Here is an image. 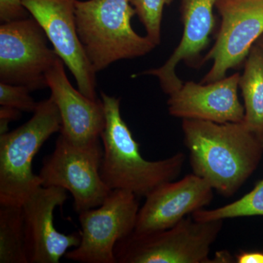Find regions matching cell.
Returning <instances> with one entry per match:
<instances>
[{"mask_svg": "<svg viewBox=\"0 0 263 263\" xmlns=\"http://www.w3.org/2000/svg\"><path fill=\"white\" fill-rule=\"evenodd\" d=\"M183 142L193 174L222 196L235 195L257 169L263 140L243 122L183 119Z\"/></svg>", "mask_w": 263, "mask_h": 263, "instance_id": "cell-1", "label": "cell"}, {"mask_svg": "<svg viewBox=\"0 0 263 263\" xmlns=\"http://www.w3.org/2000/svg\"><path fill=\"white\" fill-rule=\"evenodd\" d=\"M105 124L100 138L103 156L100 174L111 190L131 192L138 197H146L152 191L181 174L186 155L178 152L159 161L145 160L139 144L122 119L120 99L100 91Z\"/></svg>", "mask_w": 263, "mask_h": 263, "instance_id": "cell-2", "label": "cell"}, {"mask_svg": "<svg viewBox=\"0 0 263 263\" xmlns=\"http://www.w3.org/2000/svg\"><path fill=\"white\" fill-rule=\"evenodd\" d=\"M78 35L95 72L114 62L143 57L155 48L148 37L135 32L131 0H76Z\"/></svg>", "mask_w": 263, "mask_h": 263, "instance_id": "cell-3", "label": "cell"}, {"mask_svg": "<svg viewBox=\"0 0 263 263\" xmlns=\"http://www.w3.org/2000/svg\"><path fill=\"white\" fill-rule=\"evenodd\" d=\"M61 127L60 111L50 97L38 103L28 122L0 136V205H22L42 186L39 175L33 172V160Z\"/></svg>", "mask_w": 263, "mask_h": 263, "instance_id": "cell-4", "label": "cell"}, {"mask_svg": "<svg viewBox=\"0 0 263 263\" xmlns=\"http://www.w3.org/2000/svg\"><path fill=\"white\" fill-rule=\"evenodd\" d=\"M223 220L185 217L169 229L147 234L131 233L114 248L117 263H211V247Z\"/></svg>", "mask_w": 263, "mask_h": 263, "instance_id": "cell-5", "label": "cell"}, {"mask_svg": "<svg viewBox=\"0 0 263 263\" xmlns=\"http://www.w3.org/2000/svg\"><path fill=\"white\" fill-rule=\"evenodd\" d=\"M103 156L100 140L79 146L60 134L54 150L43 160L42 186L70 192L78 214L100 206L112 192L100 174Z\"/></svg>", "mask_w": 263, "mask_h": 263, "instance_id": "cell-6", "label": "cell"}, {"mask_svg": "<svg viewBox=\"0 0 263 263\" xmlns=\"http://www.w3.org/2000/svg\"><path fill=\"white\" fill-rule=\"evenodd\" d=\"M138 197L127 190H112L100 206L79 214L81 243L66 259L82 263H117L114 248L134 231L139 212Z\"/></svg>", "mask_w": 263, "mask_h": 263, "instance_id": "cell-7", "label": "cell"}, {"mask_svg": "<svg viewBox=\"0 0 263 263\" xmlns=\"http://www.w3.org/2000/svg\"><path fill=\"white\" fill-rule=\"evenodd\" d=\"M48 38L34 18L0 27V82L31 91L48 87V71L60 58L48 47Z\"/></svg>", "mask_w": 263, "mask_h": 263, "instance_id": "cell-8", "label": "cell"}, {"mask_svg": "<svg viewBox=\"0 0 263 263\" xmlns=\"http://www.w3.org/2000/svg\"><path fill=\"white\" fill-rule=\"evenodd\" d=\"M216 8L221 27L215 44L200 62H214L201 84L221 80L241 65L263 34V0H217Z\"/></svg>", "mask_w": 263, "mask_h": 263, "instance_id": "cell-9", "label": "cell"}, {"mask_svg": "<svg viewBox=\"0 0 263 263\" xmlns=\"http://www.w3.org/2000/svg\"><path fill=\"white\" fill-rule=\"evenodd\" d=\"M40 24L53 49L68 67L79 91L91 100H98L96 72L81 44L76 27V0H22Z\"/></svg>", "mask_w": 263, "mask_h": 263, "instance_id": "cell-10", "label": "cell"}, {"mask_svg": "<svg viewBox=\"0 0 263 263\" xmlns=\"http://www.w3.org/2000/svg\"><path fill=\"white\" fill-rule=\"evenodd\" d=\"M67 198L65 189L41 186L22 204L29 263L60 262L68 249L80 245L81 233L64 234L53 223L54 211Z\"/></svg>", "mask_w": 263, "mask_h": 263, "instance_id": "cell-11", "label": "cell"}, {"mask_svg": "<svg viewBox=\"0 0 263 263\" xmlns=\"http://www.w3.org/2000/svg\"><path fill=\"white\" fill-rule=\"evenodd\" d=\"M213 192L206 181L194 174L160 185L145 197L133 233L147 234L173 228L188 214L209 205Z\"/></svg>", "mask_w": 263, "mask_h": 263, "instance_id": "cell-12", "label": "cell"}, {"mask_svg": "<svg viewBox=\"0 0 263 263\" xmlns=\"http://www.w3.org/2000/svg\"><path fill=\"white\" fill-rule=\"evenodd\" d=\"M240 76L236 72L209 84L193 81L183 84L179 90L169 95V114L182 119L219 124L243 122L245 106L238 97Z\"/></svg>", "mask_w": 263, "mask_h": 263, "instance_id": "cell-13", "label": "cell"}, {"mask_svg": "<svg viewBox=\"0 0 263 263\" xmlns=\"http://www.w3.org/2000/svg\"><path fill=\"white\" fill-rule=\"evenodd\" d=\"M64 65L59 58L46 75L51 97L61 117L60 134L74 144H89L100 140L105 128L103 103L76 90L67 79Z\"/></svg>", "mask_w": 263, "mask_h": 263, "instance_id": "cell-14", "label": "cell"}, {"mask_svg": "<svg viewBox=\"0 0 263 263\" xmlns=\"http://www.w3.org/2000/svg\"><path fill=\"white\" fill-rule=\"evenodd\" d=\"M216 1L181 0L180 12L183 26L181 42L162 67L145 71L140 75L158 78L165 94L170 95L179 90L183 83L176 75V67L181 62L195 66L200 61L201 52L209 46L210 35L215 27L214 8Z\"/></svg>", "mask_w": 263, "mask_h": 263, "instance_id": "cell-15", "label": "cell"}, {"mask_svg": "<svg viewBox=\"0 0 263 263\" xmlns=\"http://www.w3.org/2000/svg\"><path fill=\"white\" fill-rule=\"evenodd\" d=\"M239 87L245 100L243 122L263 140V51L257 45L252 46L246 60Z\"/></svg>", "mask_w": 263, "mask_h": 263, "instance_id": "cell-16", "label": "cell"}, {"mask_svg": "<svg viewBox=\"0 0 263 263\" xmlns=\"http://www.w3.org/2000/svg\"><path fill=\"white\" fill-rule=\"evenodd\" d=\"M0 263H29L22 205H0Z\"/></svg>", "mask_w": 263, "mask_h": 263, "instance_id": "cell-17", "label": "cell"}, {"mask_svg": "<svg viewBox=\"0 0 263 263\" xmlns=\"http://www.w3.org/2000/svg\"><path fill=\"white\" fill-rule=\"evenodd\" d=\"M253 216H263V179L239 200L213 210L200 209L192 214L195 220L201 221Z\"/></svg>", "mask_w": 263, "mask_h": 263, "instance_id": "cell-18", "label": "cell"}, {"mask_svg": "<svg viewBox=\"0 0 263 263\" xmlns=\"http://www.w3.org/2000/svg\"><path fill=\"white\" fill-rule=\"evenodd\" d=\"M173 0H131L136 15L144 26L147 37L156 46L161 43V26L165 5H170Z\"/></svg>", "mask_w": 263, "mask_h": 263, "instance_id": "cell-19", "label": "cell"}, {"mask_svg": "<svg viewBox=\"0 0 263 263\" xmlns=\"http://www.w3.org/2000/svg\"><path fill=\"white\" fill-rule=\"evenodd\" d=\"M28 88L0 82V105L18 109L22 112L34 113L37 102L30 95Z\"/></svg>", "mask_w": 263, "mask_h": 263, "instance_id": "cell-20", "label": "cell"}, {"mask_svg": "<svg viewBox=\"0 0 263 263\" xmlns=\"http://www.w3.org/2000/svg\"><path fill=\"white\" fill-rule=\"evenodd\" d=\"M29 12L22 0H0V22L9 23L29 18Z\"/></svg>", "mask_w": 263, "mask_h": 263, "instance_id": "cell-21", "label": "cell"}, {"mask_svg": "<svg viewBox=\"0 0 263 263\" xmlns=\"http://www.w3.org/2000/svg\"><path fill=\"white\" fill-rule=\"evenodd\" d=\"M22 117V111L12 107L1 105L0 107V136L9 132L8 125L10 122L17 121Z\"/></svg>", "mask_w": 263, "mask_h": 263, "instance_id": "cell-22", "label": "cell"}, {"mask_svg": "<svg viewBox=\"0 0 263 263\" xmlns=\"http://www.w3.org/2000/svg\"><path fill=\"white\" fill-rule=\"evenodd\" d=\"M235 259L238 263H263V252H240Z\"/></svg>", "mask_w": 263, "mask_h": 263, "instance_id": "cell-23", "label": "cell"}, {"mask_svg": "<svg viewBox=\"0 0 263 263\" xmlns=\"http://www.w3.org/2000/svg\"><path fill=\"white\" fill-rule=\"evenodd\" d=\"M235 259L233 258L228 251H221L216 254L215 258L212 259V262H235Z\"/></svg>", "mask_w": 263, "mask_h": 263, "instance_id": "cell-24", "label": "cell"}, {"mask_svg": "<svg viewBox=\"0 0 263 263\" xmlns=\"http://www.w3.org/2000/svg\"><path fill=\"white\" fill-rule=\"evenodd\" d=\"M255 44L257 45V46H258L263 51V34L259 38L258 41H257V43H256Z\"/></svg>", "mask_w": 263, "mask_h": 263, "instance_id": "cell-25", "label": "cell"}]
</instances>
